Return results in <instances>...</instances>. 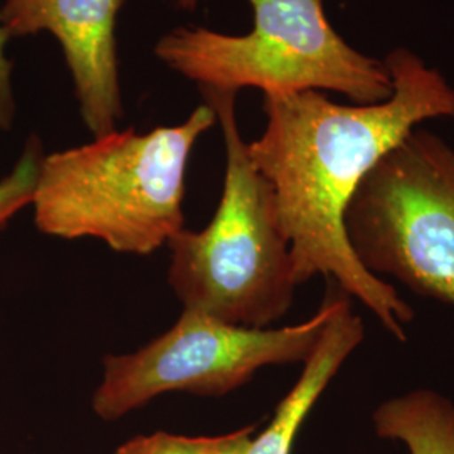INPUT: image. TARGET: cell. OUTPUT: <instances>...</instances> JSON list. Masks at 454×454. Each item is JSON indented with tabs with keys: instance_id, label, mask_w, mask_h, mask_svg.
<instances>
[{
	"instance_id": "8",
	"label": "cell",
	"mask_w": 454,
	"mask_h": 454,
	"mask_svg": "<svg viewBox=\"0 0 454 454\" xmlns=\"http://www.w3.org/2000/svg\"><path fill=\"white\" fill-rule=\"evenodd\" d=\"M364 339V320L354 311L352 298L341 292L333 315L303 362L298 380L281 399L264 431L253 436L244 454H292L296 436L311 409Z\"/></svg>"
},
{
	"instance_id": "9",
	"label": "cell",
	"mask_w": 454,
	"mask_h": 454,
	"mask_svg": "<svg viewBox=\"0 0 454 454\" xmlns=\"http://www.w3.org/2000/svg\"><path fill=\"white\" fill-rule=\"evenodd\" d=\"M379 438L404 444L409 454H454V403L438 390L414 389L375 407Z\"/></svg>"
},
{
	"instance_id": "13",
	"label": "cell",
	"mask_w": 454,
	"mask_h": 454,
	"mask_svg": "<svg viewBox=\"0 0 454 454\" xmlns=\"http://www.w3.org/2000/svg\"><path fill=\"white\" fill-rule=\"evenodd\" d=\"M180 9H185V11H194L199 4V0H176Z\"/></svg>"
},
{
	"instance_id": "5",
	"label": "cell",
	"mask_w": 454,
	"mask_h": 454,
	"mask_svg": "<svg viewBox=\"0 0 454 454\" xmlns=\"http://www.w3.org/2000/svg\"><path fill=\"white\" fill-rule=\"evenodd\" d=\"M345 231L372 275L454 309V148L414 129L360 184Z\"/></svg>"
},
{
	"instance_id": "3",
	"label": "cell",
	"mask_w": 454,
	"mask_h": 454,
	"mask_svg": "<svg viewBox=\"0 0 454 454\" xmlns=\"http://www.w3.org/2000/svg\"><path fill=\"white\" fill-rule=\"evenodd\" d=\"M223 129L226 174L211 223L168 244V285L182 303L223 322L268 328L292 309L298 288L290 246L268 182L247 153L236 95L202 90Z\"/></svg>"
},
{
	"instance_id": "4",
	"label": "cell",
	"mask_w": 454,
	"mask_h": 454,
	"mask_svg": "<svg viewBox=\"0 0 454 454\" xmlns=\"http://www.w3.org/2000/svg\"><path fill=\"white\" fill-rule=\"evenodd\" d=\"M253 29L243 35L206 27H177L155 46V56L200 90L262 95L335 91L356 105L392 95L389 67L352 48L325 14L324 0H247Z\"/></svg>"
},
{
	"instance_id": "1",
	"label": "cell",
	"mask_w": 454,
	"mask_h": 454,
	"mask_svg": "<svg viewBox=\"0 0 454 454\" xmlns=\"http://www.w3.org/2000/svg\"><path fill=\"white\" fill-rule=\"evenodd\" d=\"M384 63L394 91L372 105H340L322 91L264 95L266 127L247 153L271 189L296 285L325 276L406 341L414 309L360 264L345 214L360 184L406 135L427 120L454 118V88L409 49L390 51Z\"/></svg>"
},
{
	"instance_id": "12",
	"label": "cell",
	"mask_w": 454,
	"mask_h": 454,
	"mask_svg": "<svg viewBox=\"0 0 454 454\" xmlns=\"http://www.w3.org/2000/svg\"><path fill=\"white\" fill-rule=\"evenodd\" d=\"M7 39L0 31V129L9 130L14 114H16V99L12 91V61L5 54Z\"/></svg>"
},
{
	"instance_id": "10",
	"label": "cell",
	"mask_w": 454,
	"mask_h": 454,
	"mask_svg": "<svg viewBox=\"0 0 454 454\" xmlns=\"http://www.w3.org/2000/svg\"><path fill=\"white\" fill-rule=\"evenodd\" d=\"M254 434L256 426L215 436H184L157 431L127 441L114 454H244Z\"/></svg>"
},
{
	"instance_id": "6",
	"label": "cell",
	"mask_w": 454,
	"mask_h": 454,
	"mask_svg": "<svg viewBox=\"0 0 454 454\" xmlns=\"http://www.w3.org/2000/svg\"><path fill=\"white\" fill-rule=\"evenodd\" d=\"M340 293L332 286L315 315L290 326L251 328L182 309L176 324L144 347L103 358L93 412L101 421H118L163 394L219 397L243 387L264 367L303 364Z\"/></svg>"
},
{
	"instance_id": "2",
	"label": "cell",
	"mask_w": 454,
	"mask_h": 454,
	"mask_svg": "<svg viewBox=\"0 0 454 454\" xmlns=\"http://www.w3.org/2000/svg\"><path fill=\"white\" fill-rule=\"evenodd\" d=\"M217 123L209 103L176 127L129 129L43 157L34 223L59 239L91 238L146 256L185 229V176L197 140Z\"/></svg>"
},
{
	"instance_id": "11",
	"label": "cell",
	"mask_w": 454,
	"mask_h": 454,
	"mask_svg": "<svg viewBox=\"0 0 454 454\" xmlns=\"http://www.w3.org/2000/svg\"><path fill=\"white\" fill-rule=\"evenodd\" d=\"M43 157L37 137H31L16 167L0 179V232L19 212L33 204Z\"/></svg>"
},
{
	"instance_id": "7",
	"label": "cell",
	"mask_w": 454,
	"mask_h": 454,
	"mask_svg": "<svg viewBox=\"0 0 454 454\" xmlns=\"http://www.w3.org/2000/svg\"><path fill=\"white\" fill-rule=\"evenodd\" d=\"M125 0H5L7 41L48 31L61 44L82 121L93 137L116 130L123 114L116 19Z\"/></svg>"
}]
</instances>
